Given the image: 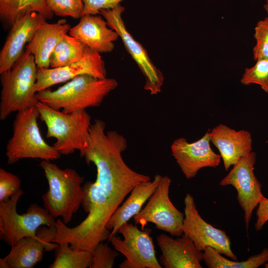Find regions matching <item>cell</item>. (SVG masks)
I'll return each mask as SVG.
<instances>
[{"label":"cell","instance_id":"cell-18","mask_svg":"<svg viewBox=\"0 0 268 268\" xmlns=\"http://www.w3.org/2000/svg\"><path fill=\"white\" fill-rule=\"evenodd\" d=\"M69 34L99 53L112 52L114 42L120 37L101 16L91 14L82 15L78 23L71 27Z\"/></svg>","mask_w":268,"mask_h":268},{"label":"cell","instance_id":"cell-29","mask_svg":"<svg viewBox=\"0 0 268 268\" xmlns=\"http://www.w3.org/2000/svg\"><path fill=\"white\" fill-rule=\"evenodd\" d=\"M92 263L90 268H112L119 256L118 252L103 242L99 243L92 251Z\"/></svg>","mask_w":268,"mask_h":268},{"label":"cell","instance_id":"cell-35","mask_svg":"<svg viewBox=\"0 0 268 268\" xmlns=\"http://www.w3.org/2000/svg\"><path fill=\"white\" fill-rule=\"evenodd\" d=\"M266 268H268V263L266 264Z\"/></svg>","mask_w":268,"mask_h":268},{"label":"cell","instance_id":"cell-2","mask_svg":"<svg viewBox=\"0 0 268 268\" xmlns=\"http://www.w3.org/2000/svg\"><path fill=\"white\" fill-rule=\"evenodd\" d=\"M118 86L113 78H99L79 75L56 90L46 89L36 93L39 102L67 113L99 107L104 99Z\"/></svg>","mask_w":268,"mask_h":268},{"label":"cell","instance_id":"cell-24","mask_svg":"<svg viewBox=\"0 0 268 268\" xmlns=\"http://www.w3.org/2000/svg\"><path fill=\"white\" fill-rule=\"evenodd\" d=\"M55 259L49 268H87L92 263V252L75 250L67 243L58 244Z\"/></svg>","mask_w":268,"mask_h":268},{"label":"cell","instance_id":"cell-33","mask_svg":"<svg viewBox=\"0 0 268 268\" xmlns=\"http://www.w3.org/2000/svg\"><path fill=\"white\" fill-rule=\"evenodd\" d=\"M12 0H0V16L10 26L13 24L11 10Z\"/></svg>","mask_w":268,"mask_h":268},{"label":"cell","instance_id":"cell-26","mask_svg":"<svg viewBox=\"0 0 268 268\" xmlns=\"http://www.w3.org/2000/svg\"><path fill=\"white\" fill-rule=\"evenodd\" d=\"M11 10L13 23L19 17L31 11L40 14L46 19H52L54 15L46 0H12Z\"/></svg>","mask_w":268,"mask_h":268},{"label":"cell","instance_id":"cell-19","mask_svg":"<svg viewBox=\"0 0 268 268\" xmlns=\"http://www.w3.org/2000/svg\"><path fill=\"white\" fill-rule=\"evenodd\" d=\"M209 136L220 152L226 171L252 152V139L247 131H236L220 124L209 131Z\"/></svg>","mask_w":268,"mask_h":268},{"label":"cell","instance_id":"cell-4","mask_svg":"<svg viewBox=\"0 0 268 268\" xmlns=\"http://www.w3.org/2000/svg\"><path fill=\"white\" fill-rule=\"evenodd\" d=\"M36 106L47 127L46 137L56 139L53 146L61 155L80 152L87 146L91 118L86 110L67 113L39 101Z\"/></svg>","mask_w":268,"mask_h":268},{"label":"cell","instance_id":"cell-3","mask_svg":"<svg viewBox=\"0 0 268 268\" xmlns=\"http://www.w3.org/2000/svg\"><path fill=\"white\" fill-rule=\"evenodd\" d=\"M49 189L42 196L44 207L55 218L69 223L78 210L84 197L82 184L84 178L73 169H62L51 161L42 160Z\"/></svg>","mask_w":268,"mask_h":268},{"label":"cell","instance_id":"cell-11","mask_svg":"<svg viewBox=\"0 0 268 268\" xmlns=\"http://www.w3.org/2000/svg\"><path fill=\"white\" fill-rule=\"evenodd\" d=\"M256 161V154L254 152L242 157L219 183L220 186L231 185L236 189L237 200L244 212L247 230L253 211L264 197L262 192V185L254 172Z\"/></svg>","mask_w":268,"mask_h":268},{"label":"cell","instance_id":"cell-17","mask_svg":"<svg viewBox=\"0 0 268 268\" xmlns=\"http://www.w3.org/2000/svg\"><path fill=\"white\" fill-rule=\"evenodd\" d=\"M157 242L162 254L159 263L165 268H201L203 252L197 250L193 241L183 234L174 239L161 234Z\"/></svg>","mask_w":268,"mask_h":268},{"label":"cell","instance_id":"cell-6","mask_svg":"<svg viewBox=\"0 0 268 268\" xmlns=\"http://www.w3.org/2000/svg\"><path fill=\"white\" fill-rule=\"evenodd\" d=\"M39 116L36 106L17 112L13 123L12 135L6 145L8 164L26 158L53 161L61 157L62 155L54 146L43 139L37 122Z\"/></svg>","mask_w":268,"mask_h":268},{"label":"cell","instance_id":"cell-34","mask_svg":"<svg viewBox=\"0 0 268 268\" xmlns=\"http://www.w3.org/2000/svg\"><path fill=\"white\" fill-rule=\"evenodd\" d=\"M264 8L268 16V0H266V3L264 5Z\"/></svg>","mask_w":268,"mask_h":268},{"label":"cell","instance_id":"cell-8","mask_svg":"<svg viewBox=\"0 0 268 268\" xmlns=\"http://www.w3.org/2000/svg\"><path fill=\"white\" fill-rule=\"evenodd\" d=\"M171 179L167 176H161L158 186L149 198L145 206L136 214L133 220L135 225L139 224L145 229L148 223L173 236L183 234L184 213L180 212L173 204L169 198Z\"/></svg>","mask_w":268,"mask_h":268},{"label":"cell","instance_id":"cell-21","mask_svg":"<svg viewBox=\"0 0 268 268\" xmlns=\"http://www.w3.org/2000/svg\"><path fill=\"white\" fill-rule=\"evenodd\" d=\"M161 176L157 174L152 181L140 183L132 189L128 198L118 207L108 221L106 227L111 231L108 240L117 233L123 224L140 211L144 203L158 186Z\"/></svg>","mask_w":268,"mask_h":268},{"label":"cell","instance_id":"cell-15","mask_svg":"<svg viewBox=\"0 0 268 268\" xmlns=\"http://www.w3.org/2000/svg\"><path fill=\"white\" fill-rule=\"evenodd\" d=\"M209 131L196 141L190 143L180 137L171 145L172 155L187 179L194 178L201 168L216 167L220 163V155L210 146Z\"/></svg>","mask_w":268,"mask_h":268},{"label":"cell","instance_id":"cell-23","mask_svg":"<svg viewBox=\"0 0 268 268\" xmlns=\"http://www.w3.org/2000/svg\"><path fill=\"white\" fill-rule=\"evenodd\" d=\"M202 261L209 268H258L268 262V248L246 261L237 262L225 258L213 248L207 247L203 251Z\"/></svg>","mask_w":268,"mask_h":268},{"label":"cell","instance_id":"cell-13","mask_svg":"<svg viewBox=\"0 0 268 268\" xmlns=\"http://www.w3.org/2000/svg\"><path fill=\"white\" fill-rule=\"evenodd\" d=\"M56 232V226L43 225L38 229L36 237L22 238L0 259V268H33L42 260L44 252L57 248L58 244L52 242Z\"/></svg>","mask_w":268,"mask_h":268},{"label":"cell","instance_id":"cell-9","mask_svg":"<svg viewBox=\"0 0 268 268\" xmlns=\"http://www.w3.org/2000/svg\"><path fill=\"white\" fill-rule=\"evenodd\" d=\"M152 230H140L128 222L123 224L117 233L123 239L116 235L112 236L110 242L114 249L123 254L126 259L119 266L120 268H162L156 257Z\"/></svg>","mask_w":268,"mask_h":268},{"label":"cell","instance_id":"cell-25","mask_svg":"<svg viewBox=\"0 0 268 268\" xmlns=\"http://www.w3.org/2000/svg\"><path fill=\"white\" fill-rule=\"evenodd\" d=\"M240 82L244 85L258 84L268 94V58L258 60L253 66L246 68Z\"/></svg>","mask_w":268,"mask_h":268},{"label":"cell","instance_id":"cell-12","mask_svg":"<svg viewBox=\"0 0 268 268\" xmlns=\"http://www.w3.org/2000/svg\"><path fill=\"white\" fill-rule=\"evenodd\" d=\"M184 204L183 234L193 241L197 250L203 252L206 247H211L220 254L237 261L226 233L208 223L201 217L191 194L186 195Z\"/></svg>","mask_w":268,"mask_h":268},{"label":"cell","instance_id":"cell-30","mask_svg":"<svg viewBox=\"0 0 268 268\" xmlns=\"http://www.w3.org/2000/svg\"><path fill=\"white\" fill-rule=\"evenodd\" d=\"M21 181L15 175L0 169V202L7 201L20 190Z\"/></svg>","mask_w":268,"mask_h":268},{"label":"cell","instance_id":"cell-1","mask_svg":"<svg viewBox=\"0 0 268 268\" xmlns=\"http://www.w3.org/2000/svg\"><path fill=\"white\" fill-rule=\"evenodd\" d=\"M105 128L103 121L95 119L90 126L88 145L79 152L97 171L95 181L83 186L81 206L88 215L73 227L58 218L53 243H67L74 249L92 252L99 243L108 239L111 231L106 225L126 197L136 185L151 179L124 161L122 153L127 147L126 138L115 131L105 132Z\"/></svg>","mask_w":268,"mask_h":268},{"label":"cell","instance_id":"cell-5","mask_svg":"<svg viewBox=\"0 0 268 268\" xmlns=\"http://www.w3.org/2000/svg\"><path fill=\"white\" fill-rule=\"evenodd\" d=\"M37 71L34 56L24 51L11 69L0 74V120L13 112L36 106Z\"/></svg>","mask_w":268,"mask_h":268},{"label":"cell","instance_id":"cell-14","mask_svg":"<svg viewBox=\"0 0 268 268\" xmlns=\"http://www.w3.org/2000/svg\"><path fill=\"white\" fill-rule=\"evenodd\" d=\"M82 74L99 78L107 77L104 61L100 53L87 47L84 56L78 61L56 68H38L35 90L36 93L57 84Z\"/></svg>","mask_w":268,"mask_h":268},{"label":"cell","instance_id":"cell-27","mask_svg":"<svg viewBox=\"0 0 268 268\" xmlns=\"http://www.w3.org/2000/svg\"><path fill=\"white\" fill-rule=\"evenodd\" d=\"M49 8L57 16L80 18L83 15V0H46Z\"/></svg>","mask_w":268,"mask_h":268},{"label":"cell","instance_id":"cell-7","mask_svg":"<svg viewBox=\"0 0 268 268\" xmlns=\"http://www.w3.org/2000/svg\"><path fill=\"white\" fill-rule=\"evenodd\" d=\"M23 194L21 189L7 201L0 202V239L10 247L24 237H36L42 226H56L55 218L36 203L31 204L25 213L19 214L17 204Z\"/></svg>","mask_w":268,"mask_h":268},{"label":"cell","instance_id":"cell-22","mask_svg":"<svg viewBox=\"0 0 268 268\" xmlns=\"http://www.w3.org/2000/svg\"><path fill=\"white\" fill-rule=\"evenodd\" d=\"M87 47L70 35H65L50 56V67H63L78 61L84 56Z\"/></svg>","mask_w":268,"mask_h":268},{"label":"cell","instance_id":"cell-32","mask_svg":"<svg viewBox=\"0 0 268 268\" xmlns=\"http://www.w3.org/2000/svg\"><path fill=\"white\" fill-rule=\"evenodd\" d=\"M257 219L255 225L256 231L262 229L268 221V199L264 197L258 205L256 211Z\"/></svg>","mask_w":268,"mask_h":268},{"label":"cell","instance_id":"cell-10","mask_svg":"<svg viewBox=\"0 0 268 268\" xmlns=\"http://www.w3.org/2000/svg\"><path fill=\"white\" fill-rule=\"evenodd\" d=\"M125 7L119 4L112 8L100 10V14L105 19L108 26L117 32L127 51L143 74L144 89L150 94H157L161 90L163 76L152 62L146 50L127 30L122 16Z\"/></svg>","mask_w":268,"mask_h":268},{"label":"cell","instance_id":"cell-28","mask_svg":"<svg viewBox=\"0 0 268 268\" xmlns=\"http://www.w3.org/2000/svg\"><path fill=\"white\" fill-rule=\"evenodd\" d=\"M256 44L253 49V59L256 61L268 58V16L259 20L254 28Z\"/></svg>","mask_w":268,"mask_h":268},{"label":"cell","instance_id":"cell-20","mask_svg":"<svg viewBox=\"0 0 268 268\" xmlns=\"http://www.w3.org/2000/svg\"><path fill=\"white\" fill-rule=\"evenodd\" d=\"M70 25L65 19L54 23H44L35 32L25 51L32 54L38 68L50 67V57L63 37L69 32Z\"/></svg>","mask_w":268,"mask_h":268},{"label":"cell","instance_id":"cell-31","mask_svg":"<svg viewBox=\"0 0 268 268\" xmlns=\"http://www.w3.org/2000/svg\"><path fill=\"white\" fill-rule=\"evenodd\" d=\"M125 0H83V15L100 14L102 9L112 8Z\"/></svg>","mask_w":268,"mask_h":268},{"label":"cell","instance_id":"cell-16","mask_svg":"<svg viewBox=\"0 0 268 268\" xmlns=\"http://www.w3.org/2000/svg\"><path fill=\"white\" fill-rule=\"evenodd\" d=\"M46 21L44 16L35 11L28 12L14 21L0 52V74L11 68L24 53L26 44Z\"/></svg>","mask_w":268,"mask_h":268}]
</instances>
